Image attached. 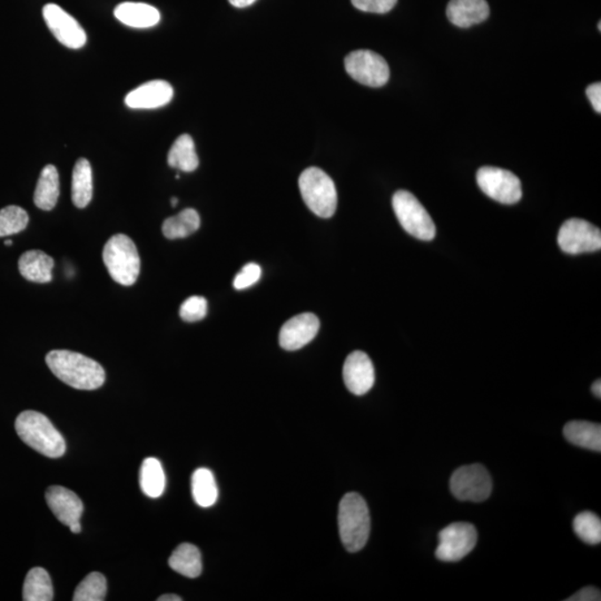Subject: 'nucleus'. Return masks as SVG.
<instances>
[{
    "label": "nucleus",
    "mask_w": 601,
    "mask_h": 601,
    "mask_svg": "<svg viewBox=\"0 0 601 601\" xmlns=\"http://www.w3.org/2000/svg\"><path fill=\"white\" fill-rule=\"evenodd\" d=\"M201 218L193 209L181 211L180 214L164 220L163 235L170 240L184 239L200 228Z\"/></svg>",
    "instance_id": "nucleus-26"
},
{
    "label": "nucleus",
    "mask_w": 601,
    "mask_h": 601,
    "mask_svg": "<svg viewBox=\"0 0 601 601\" xmlns=\"http://www.w3.org/2000/svg\"><path fill=\"white\" fill-rule=\"evenodd\" d=\"M103 261L115 282L125 287L136 282L141 271V258L135 243L128 236H112L104 248Z\"/></svg>",
    "instance_id": "nucleus-4"
},
{
    "label": "nucleus",
    "mask_w": 601,
    "mask_h": 601,
    "mask_svg": "<svg viewBox=\"0 0 601 601\" xmlns=\"http://www.w3.org/2000/svg\"><path fill=\"white\" fill-rule=\"evenodd\" d=\"M54 598L53 583L49 573L42 568L29 570L24 582L25 601H51Z\"/></svg>",
    "instance_id": "nucleus-28"
},
{
    "label": "nucleus",
    "mask_w": 601,
    "mask_h": 601,
    "mask_svg": "<svg viewBox=\"0 0 601 601\" xmlns=\"http://www.w3.org/2000/svg\"><path fill=\"white\" fill-rule=\"evenodd\" d=\"M558 244L567 254L596 252L601 249V232L585 220L570 219L560 227Z\"/></svg>",
    "instance_id": "nucleus-11"
},
{
    "label": "nucleus",
    "mask_w": 601,
    "mask_h": 601,
    "mask_svg": "<svg viewBox=\"0 0 601 601\" xmlns=\"http://www.w3.org/2000/svg\"><path fill=\"white\" fill-rule=\"evenodd\" d=\"M489 14L487 0H450L447 7L449 20L460 28L482 23Z\"/></svg>",
    "instance_id": "nucleus-17"
},
{
    "label": "nucleus",
    "mask_w": 601,
    "mask_h": 601,
    "mask_svg": "<svg viewBox=\"0 0 601 601\" xmlns=\"http://www.w3.org/2000/svg\"><path fill=\"white\" fill-rule=\"evenodd\" d=\"M345 386L356 396H363L374 386L375 374L374 363L367 354L356 351L350 354L343 366Z\"/></svg>",
    "instance_id": "nucleus-14"
},
{
    "label": "nucleus",
    "mask_w": 601,
    "mask_h": 601,
    "mask_svg": "<svg viewBox=\"0 0 601 601\" xmlns=\"http://www.w3.org/2000/svg\"><path fill=\"white\" fill-rule=\"evenodd\" d=\"M320 321L312 313L298 314L289 319L280 331V345L287 351H297L305 347L317 336Z\"/></svg>",
    "instance_id": "nucleus-13"
},
{
    "label": "nucleus",
    "mask_w": 601,
    "mask_h": 601,
    "mask_svg": "<svg viewBox=\"0 0 601 601\" xmlns=\"http://www.w3.org/2000/svg\"><path fill=\"white\" fill-rule=\"evenodd\" d=\"M574 530L583 543L598 544L601 542V520L595 513H579L574 520Z\"/></svg>",
    "instance_id": "nucleus-31"
},
{
    "label": "nucleus",
    "mask_w": 601,
    "mask_h": 601,
    "mask_svg": "<svg viewBox=\"0 0 601 601\" xmlns=\"http://www.w3.org/2000/svg\"><path fill=\"white\" fill-rule=\"evenodd\" d=\"M192 495L202 508H210L219 498L218 484L213 473L206 468L194 471L192 475Z\"/></svg>",
    "instance_id": "nucleus-27"
},
{
    "label": "nucleus",
    "mask_w": 601,
    "mask_h": 601,
    "mask_svg": "<svg viewBox=\"0 0 601 601\" xmlns=\"http://www.w3.org/2000/svg\"><path fill=\"white\" fill-rule=\"evenodd\" d=\"M345 71L354 81L369 88H381L390 79V68L386 59L374 51H352L344 59Z\"/></svg>",
    "instance_id": "nucleus-7"
},
{
    "label": "nucleus",
    "mask_w": 601,
    "mask_h": 601,
    "mask_svg": "<svg viewBox=\"0 0 601 601\" xmlns=\"http://www.w3.org/2000/svg\"><path fill=\"white\" fill-rule=\"evenodd\" d=\"M598 28H599V30L601 29V24L600 23L598 24Z\"/></svg>",
    "instance_id": "nucleus-43"
},
{
    "label": "nucleus",
    "mask_w": 601,
    "mask_h": 601,
    "mask_svg": "<svg viewBox=\"0 0 601 601\" xmlns=\"http://www.w3.org/2000/svg\"><path fill=\"white\" fill-rule=\"evenodd\" d=\"M298 188L306 206L315 215L328 219L335 213L337 193L335 181L326 172L310 167L298 179Z\"/></svg>",
    "instance_id": "nucleus-5"
},
{
    "label": "nucleus",
    "mask_w": 601,
    "mask_h": 601,
    "mask_svg": "<svg viewBox=\"0 0 601 601\" xmlns=\"http://www.w3.org/2000/svg\"><path fill=\"white\" fill-rule=\"evenodd\" d=\"M107 582L105 577L99 573L89 574L77 586L73 592V601H103L105 600Z\"/></svg>",
    "instance_id": "nucleus-29"
},
{
    "label": "nucleus",
    "mask_w": 601,
    "mask_h": 601,
    "mask_svg": "<svg viewBox=\"0 0 601 601\" xmlns=\"http://www.w3.org/2000/svg\"><path fill=\"white\" fill-rule=\"evenodd\" d=\"M478 542L477 529L466 522L451 523L439 534L435 557L441 561L456 562L474 551Z\"/></svg>",
    "instance_id": "nucleus-10"
},
{
    "label": "nucleus",
    "mask_w": 601,
    "mask_h": 601,
    "mask_svg": "<svg viewBox=\"0 0 601 601\" xmlns=\"http://www.w3.org/2000/svg\"><path fill=\"white\" fill-rule=\"evenodd\" d=\"M167 163L171 167L186 173L196 170L200 161L191 136L184 134L177 138L168 152Z\"/></svg>",
    "instance_id": "nucleus-24"
},
{
    "label": "nucleus",
    "mask_w": 601,
    "mask_h": 601,
    "mask_svg": "<svg viewBox=\"0 0 601 601\" xmlns=\"http://www.w3.org/2000/svg\"><path fill=\"white\" fill-rule=\"evenodd\" d=\"M566 439L577 447L601 451V426L588 421H570L564 428Z\"/></svg>",
    "instance_id": "nucleus-21"
},
{
    "label": "nucleus",
    "mask_w": 601,
    "mask_h": 601,
    "mask_svg": "<svg viewBox=\"0 0 601 601\" xmlns=\"http://www.w3.org/2000/svg\"><path fill=\"white\" fill-rule=\"evenodd\" d=\"M174 96L170 83L166 81H152L132 90L125 98V104L133 110H153L167 105Z\"/></svg>",
    "instance_id": "nucleus-15"
},
{
    "label": "nucleus",
    "mask_w": 601,
    "mask_h": 601,
    "mask_svg": "<svg viewBox=\"0 0 601 601\" xmlns=\"http://www.w3.org/2000/svg\"><path fill=\"white\" fill-rule=\"evenodd\" d=\"M600 591L595 587H585L566 601H600Z\"/></svg>",
    "instance_id": "nucleus-35"
},
{
    "label": "nucleus",
    "mask_w": 601,
    "mask_h": 601,
    "mask_svg": "<svg viewBox=\"0 0 601 601\" xmlns=\"http://www.w3.org/2000/svg\"><path fill=\"white\" fill-rule=\"evenodd\" d=\"M392 206L401 227L409 235L422 241L435 239L436 230L434 220L412 193L397 191L393 196Z\"/></svg>",
    "instance_id": "nucleus-6"
},
{
    "label": "nucleus",
    "mask_w": 601,
    "mask_h": 601,
    "mask_svg": "<svg viewBox=\"0 0 601 601\" xmlns=\"http://www.w3.org/2000/svg\"><path fill=\"white\" fill-rule=\"evenodd\" d=\"M29 216L19 206L11 205L0 210V237L17 235L27 227Z\"/></svg>",
    "instance_id": "nucleus-30"
},
{
    "label": "nucleus",
    "mask_w": 601,
    "mask_h": 601,
    "mask_svg": "<svg viewBox=\"0 0 601 601\" xmlns=\"http://www.w3.org/2000/svg\"><path fill=\"white\" fill-rule=\"evenodd\" d=\"M59 197V174L54 166L42 168L40 180L35 189V205L42 211H51L58 204Z\"/></svg>",
    "instance_id": "nucleus-20"
},
{
    "label": "nucleus",
    "mask_w": 601,
    "mask_h": 601,
    "mask_svg": "<svg viewBox=\"0 0 601 601\" xmlns=\"http://www.w3.org/2000/svg\"><path fill=\"white\" fill-rule=\"evenodd\" d=\"M114 15L120 23L133 28H150L158 25L161 14L157 8L143 3H123L115 8Z\"/></svg>",
    "instance_id": "nucleus-19"
},
{
    "label": "nucleus",
    "mask_w": 601,
    "mask_h": 601,
    "mask_svg": "<svg viewBox=\"0 0 601 601\" xmlns=\"http://www.w3.org/2000/svg\"><path fill=\"white\" fill-rule=\"evenodd\" d=\"M15 428L19 438L42 456L59 458L66 451L63 435L42 413L24 411L17 417Z\"/></svg>",
    "instance_id": "nucleus-2"
},
{
    "label": "nucleus",
    "mask_w": 601,
    "mask_h": 601,
    "mask_svg": "<svg viewBox=\"0 0 601 601\" xmlns=\"http://www.w3.org/2000/svg\"><path fill=\"white\" fill-rule=\"evenodd\" d=\"M177 203H179V200H177L176 197H173L171 200V204L173 207H175L177 205Z\"/></svg>",
    "instance_id": "nucleus-41"
},
{
    "label": "nucleus",
    "mask_w": 601,
    "mask_h": 601,
    "mask_svg": "<svg viewBox=\"0 0 601 601\" xmlns=\"http://www.w3.org/2000/svg\"><path fill=\"white\" fill-rule=\"evenodd\" d=\"M46 363L60 381L77 390H96L105 382L103 366L81 353L55 350L47 354Z\"/></svg>",
    "instance_id": "nucleus-1"
},
{
    "label": "nucleus",
    "mask_w": 601,
    "mask_h": 601,
    "mask_svg": "<svg viewBox=\"0 0 601 601\" xmlns=\"http://www.w3.org/2000/svg\"><path fill=\"white\" fill-rule=\"evenodd\" d=\"M168 565L181 576L197 578L202 574V556L192 543H181L173 551Z\"/></svg>",
    "instance_id": "nucleus-23"
},
{
    "label": "nucleus",
    "mask_w": 601,
    "mask_h": 601,
    "mask_svg": "<svg viewBox=\"0 0 601 601\" xmlns=\"http://www.w3.org/2000/svg\"><path fill=\"white\" fill-rule=\"evenodd\" d=\"M46 501L50 509L65 526L80 521L84 512V505L79 496L60 486L49 488L46 491Z\"/></svg>",
    "instance_id": "nucleus-16"
},
{
    "label": "nucleus",
    "mask_w": 601,
    "mask_h": 601,
    "mask_svg": "<svg viewBox=\"0 0 601 601\" xmlns=\"http://www.w3.org/2000/svg\"><path fill=\"white\" fill-rule=\"evenodd\" d=\"M591 391L594 393V395L600 399L601 397V382L600 380H597V381L592 384L591 387Z\"/></svg>",
    "instance_id": "nucleus-38"
},
{
    "label": "nucleus",
    "mask_w": 601,
    "mask_h": 601,
    "mask_svg": "<svg viewBox=\"0 0 601 601\" xmlns=\"http://www.w3.org/2000/svg\"><path fill=\"white\" fill-rule=\"evenodd\" d=\"M232 6L237 8H245L253 5L257 0H228Z\"/></svg>",
    "instance_id": "nucleus-37"
},
{
    "label": "nucleus",
    "mask_w": 601,
    "mask_h": 601,
    "mask_svg": "<svg viewBox=\"0 0 601 601\" xmlns=\"http://www.w3.org/2000/svg\"><path fill=\"white\" fill-rule=\"evenodd\" d=\"M140 486L150 498H158L166 490V478L161 462L157 458H147L143 461L140 473Z\"/></svg>",
    "instance_id": "nucleus-25"
},
{
    "label": "nucleus",
    "mask_w": 601,
    "mask_h": 601,
    "mask_svg": "<svg viewBox=\"0 0 601 601\" xmlns=\"http://www.w3.org/2000/svg\"><path fill=\"white\" fill-rule=\"evenodd\" d=\"M47 27L53 33L56 40L72 50H80L88 42L83 27L73 17L55 4H47L42 10Z\"/></svg>",
    "instance_id": "nucleus-12"
},
{
    "label": "nucleus",
    "mask_w": 601,
    "mask_h": 601,
    "mask_svg": "<svg viewBox=\"0 0 601 601\" xmlns=\"http://www.w3.org/2000/svg\"><path fill=\"white\" fill-rule=\"evenodd\" d=\"M23 278L36 283H50L53 280L54 259L40 250H27L19 262Z\"/></svg>",
    "instance_id": "nucleus-18"
},
{
    "label": "nucleus",
    "mask_w": 601,
    "mask_h": 601,
    "mask_svg": "<svg viewBox=\"0 0 601 601\" xmlns=\"http://www.w3.org/2000/svg\"><path fill=\"white\" fill-rule=\"evenodd\" d=\"M261 267L255 265V263H250V265H246L241 270L240 274H237L233 285L241 291V289H248L257 283L259 278H261Z\"/></svg>",
    "instance_id": "nucleus-33"
},
{
    "label": "nucleus",
    "mask_w": 601,
    "mask_h": 601,
    "mask_svg": "<svg viewBox=\"0 0 601 601\" xmlns=\"http://www.w3.org/2000/svg\"><path fill=\"white\" fill-rule=\"evenodd\" d=\"M352 5L358 11L386 14L393 10L397 0H351Z\"/></svg>",
    "instance_id": "nucleus-34"
},
{
    "label": "nucleus",
    "mask_w": 601,
    "mask_h": 601,
    "mask_svg": "<svg viewBox=\"0 0 601 601\" xmlns=\"http://www.w3.org/2000/svg\"><path fill=\"white\" fill-rule=\"evenodd\" d=\"M339 531L343 546L350 552L365 548L369 539L371 519L366 500L356 492L343 497L339 505Z\"/></svg>",
    "instance_id": "nucleus-3"
},
{
    "label": "nucleus",
    "mask_w": 601,
    "mask_h": 601,
    "mask_svg": "<svg viewBox=\"0 0 601 601\" xmlns=\"http://www.w3.org/2000/svg\"><path fill=\"white\" fill-rule=\"evenodd\" d=\"M450 489L457 499L482 503L491 495V477L482 465L461 466L453 473L450 480Z\"/></svg>",
    "instance_id": "nucleus-8"
},
{
    "label": "nucleus",
    "mask_w": 601,
    "mask_h": 601,
    "mask_svg": "<svg viewBox=\"0 0 601 601\" xmlns=\"http://www.w3.org/2000/svg\"><path fill=\"white\" fill-rule=\"evenodd\" d=\"M93 197V172L90 163L81 158L73 171L72 200L73 205L84 209Z\"/></svg>",
    "instance_id": "nucleus-22"
},
{
    "label": "nucleus",
    "mask_w": 601,
    "mask_h": 601,
    "mask_svg": "<svg viewBox=\"0 0 601 601\" xmlns=\"http://www.w3.org/2000/svg\"><path fill=\"white\" fill-rule=\"evenodd\" d=\"M68 527L73 534H80L81 531V521L73 522L72 525H69Z\"/></svg>",
    "instance_id": "nucleus-40"
},
{
    "label": "nucleus",
    "mask_w": 601,
    "mask_h": 601,
    "mask_svg": "<svg viewBox=\"0 0 601 601\" xmlns=\"http://www.w3.org/2000/svg\"><path fill=\"white\" fill-rule=\"evenodd\" d=\"M5 244H6V245H12V241H11V240H6V241H5Z\"/></svg>",
    "instance_id": "nucleus-42"
},
{
    "label": "nucleus",
    "mask_w": 601,
    "mask_h": 601,
    "mask_svg": "<svg viewBox=\"0 0 601 601\" xmlns=\"http://www.w3.org/2000/svg\"><path fill=\"white\" fill-rule=\"evenodd\" d=\"M207 314V301L203 297H191L181 305L180 315L186 322H197Z\"/></svg>",
    "instance_id": "nucleus-32"
},
{
    "label": "nucleus",
    "mask_w": 601,
    "mask_h": 601,
    "mask_svg": "<svg viewBox=\"0 0 601 601\" xmlns=\"http://www.w3.org/2000/svg\"><path fill=\"white\" fill-rule=\"evenodd\" d=\"M587 96L590 99L594 110L600 114L601 112V84L595 83L588 86L586 89Z\"/></svg>",
    "instance_id": "nucleus-36"
},
{
    "label": "nucleus",
    "mask_w": 601,
    "mask_h": 601,
    "mask_svg": "<svg viewBox=\"0 0 601 601\" xmlns=\"http://www.w3.org/2000/svg\"><path fill=\"white\" fill-rule=\"evenodd\" d=\"M158 601H181V597L176 595H163L159 597Z\"/></svg>",
    "instance_id": "nucleus-39"
},
{
    "label": "nucleus",
    "mask_w": 601,
    "mask_h": 601,
    "mask_svg": "<svg viewBox=\"0 0 601 601\" xmlns=\"http://www.w3.org/2000/svg\"><path fill=\"white\" fill-rule=\"evenodd\" d=\"M479 188L486 196L503 204H516L522 197L521 181L503 168L484 166L477 173Z\"/></svg>",
    "instance_id": "nucleus-9"
}]
</instances>
